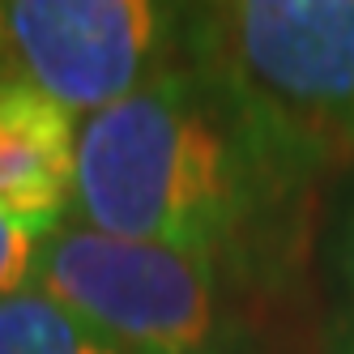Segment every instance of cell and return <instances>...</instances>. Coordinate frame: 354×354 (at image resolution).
<instances>
[{"label": "cell", "mask_w": 354, "mask_h": 354, "mask_svg": "<svg viewBox=\"0 0 354 354\" xmlns=\"http://www.w3.org/2000/svg\"><path fill=\"white\" fill-rule=\"evenodd\" d=\"M312 184L248 98L196 56L77 129L82 226L257 269L273 218Z\"/></svg>", "instance_id": "obj_1"}, {"label": "cell", "mask_w": 354, "mask_h": 354, "mask_svg": "<svg viewBox=\"0 0 354 354\" xmlns=\"http://www.w3.org/2000/svg\"><path fill=\"white\" fill-rule=\"evenodd\" d=\"M184 52L218 68L312 180L354 154V0L192 5Z\"/></svg>", "instance_id": "obj_2"}, {"label": "cell", "mask_w": 354, "mask_h": 354, "mask_svg": "<svg viewBox=\"0 0 354 354\" xmlns=\"http://www.w3.org/2000/svg\"><path fill=\"white\" fill-rule=\"evenodd\" d=\"M30 286L133 354H265L205 252L60 226L39 243Z\"/></svg>", "instance_id": "obj_3"}, {"label": "cell", "mask_w": 354, "mask_h": 354, "mask_svg": "<svg viewBox=\"0 0 354 354\" xmlns=\"http://www.w3.org/2000/svg\"><path fill=\"white\" fill-rule=\"evenodd\" d=\"M184 13L149 0H5L0 82L90 120L184 56Z\"/></svg>", "instance_id": "obj_4"}, {"label": "cell", "mask_w": 354, "mask_h": 354, "mask_svg": "<svg viewBox=\"0 0 354 354\" xmlns=\"http://www.w3.org/2000/svg\"><path fill=\"white\" fill-rule=\"evenodd\" d=\"M77 196V129L47 94L0 82V214L39 243Z\"/></svg>", "instance_id": "obj_5"}, {"label": "cell", "mask_w": 354, "mask_h": 354, "mask_svg": "<svg viewBox=\"0 0 354 354\" xmlns=\"http://www.w3.org/2000/svg\"><path fill=\"white\" fill-rule=\"evenodd\" d=\"M0 354H133L64 303L26 286L0 299Z\"/></svg>", "instance_id": "obj_6"}, {"label": "cell", "mask_w": 354, "mask_h": 354, "mask_svg": "<svg viewBox=\"0 0 354 354\" xmlns=\"http://www.w3.org/2000/svg\"><path fill=\"white\" fill-rule=\"evenodd\" d=\"M324 273H328V316H324L328 354H354V180H346L333 218H328Z\"/></svg>", "instance_id": "obj_7"}, {"label": "cell", "mask_w": 354, "mask_h": 354, "mask_svg": "<svg viewBox=\"0 0 354 354\" xmlns=\"http://www.w3.org/2000/svg\"><path fill=\"white\" fill-rule=\"evenodd\" d=\"M35 257H39V239L26 235L17 222H9L0 214V299H9V295L30 286Z\"/></svg>", "instance_id": "obj_8"}]
</instances>
